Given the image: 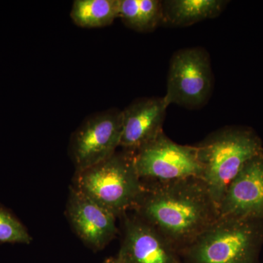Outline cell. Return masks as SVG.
<instances>
[{"mask_svg": "<svg viewBox=\"0 0 263 263\" xmlns=\"http://www.w3.org/2000/svg\"><path fill=\"white\" fill-rule=\"evenodd\" d=\"M134 160L142 181L202 179V167L196 146L179 144L164 132L135 152Z\"/></svg>", "mask_w": 263, "mask_h": 263, "instance_id": "cell-5", "label": "cell"}, {"mask_svg": "<svg viewBox=\"0 0 263 263\" xmlns=\"http://www.w3.org/2000/svg\"><path fill=\"white\" fill-rule=\"evenodd\" d=\"M72 186L120 217L133 209L143 190L134 152L117 151L107 160L76 172Z\"/></svg>", "mask_w": 263, "mask_h": 263, "instance_id": "cell-4", "label": "cell"}, {"mask_svg": "<svg viewBox=\"0 0 263 263\" xmlns=\"http://www.w3.org/2000/svg\"><path fill=\"white\" fill-rule=\"evenodd\" d=\"M32 240L24 224L9 211L0 207V243L29 245Z\"/></svg>", "mask_w": 263, "mask_h": 263, "instance_id": "cell-15", "label": "cell"}, {"mask_svg": "<svg viewBox=\"0 0 263 263\" xmlns=\"http://www.w3.org/2000/svg\"><path fill=\"white\" fill-rule=\"evenodd\" d=\"M103 263H122L120 259L117 257H111L105 259Z\"/></svg>", "mask_w": 263, "mask_h": 263, "instance_id": "cell-16", "label": "cell"}, {"mask_svg": "<svg viewBox=\"0 0 263 263\" xmlns=\"http://www.w3.org/2000/svg\"><path fill=\"white\" fill-rule=\"evenodd\" d=\"M263 220L219 217L181 252L183 263H259Z\"/></svg>", "mask_w": 263, "mask_h": 263, "instance_id": "cell-3", "label": "cell"}, {"mask_svg": "<svg viewBox=\"0 0 263 263\" xmlns=\"http://www.w3.org/2000/svg\"><path fill=\"white\" fill-rule=\"evenodd\" d=\"M219 217L263 220V154L248 161L227 188Z\"/></svg>", "mask_w": 263, "mask_h": 263, "instance_id": "cell-10", "label": "cell"}, {"mask_svg": "<svg viewBox=\"0 0 263 263\" xmlns=\"http://www.w3.org/2000/svg\"><path fill=\"white\" fill-rule=\"evenodd\" d=\"M122 240L117 257L122 263H183L181 253L134 212L120 216Z\"/></svg>", "mask_w": 263, "mask_h": 263, "instance_id": "cell-8", "label": "cell"}, {"mask_svg": "<svg viewBox=\"0 0 263 263\" xmlns=\"http://www.w3.org/2000/svg\"><path fill=\"white\" fill-rule=\"evenodd\" d=\"M142 183L131 212L157 230L181 255L219 218V207L200 178Z\"/></svg>", "mask_w": 263, "mask_h": 263, "instance_id": "cell-1", "label": "cell"}, {"mask_svg": "<svg viewBox=\"0 0 263 263\" xmlns=\"http://www.w3.org/2000/svg\"><path fill=\"white\" fill-rule=\"evenodd\" d=\"M119 18L133 30L153 32L162 24V1L119 0Z\"/></svg>", "mask_w": 263, "mask_h": 263, "instance_id": "cell-13", "label": "cell"}, {"mask_svg": "<svg viewBox=\"0 0 263 263\" xmlns=\"http://www.w3.org/2000/svg\"><path fill=\"white\" fill-rule=\"evenodd\" d=\"M119 0H75L70 18L82 28H101L119 18Z\"/></svg>", "mask_w": 263, "mask_h": 263, "instance_id": "cell-14", "label": "cell"}, {"mask_svg": "<svg viewBox=\"0 0 263 263\" xmlns=\"http://www.w3.org/2000/svg\"><path fill=\"white\" fill-rule=\"evenodd\" d=\"M169 104L164 97L138 98L122 110L120 148L136 152L163 132Z\"/></svg>", "mask_w": 263, "mask_h": 263, "instance_id": "cell-11", "label": "cell"}, {"mask_svg": "<svg viewBox=\"0 0 263 263\" xmlns=\"http://www.w3.org/2000/svg\"><path fill=\"white\" fill-rule=\"evenodd\" d=\"M195 146L202 167V181L218 207L245 164L263 154L260 138L247 127L221 128Z\"/></svg>", "mask_w": 263, "mask_h": 263, "instance_id": "cell-2", "label": "cell"}, {"mask_svg": "<svg viewBox=\"0 0 263 263\" xmlns=\"http://www.w3.org/2000/svg\"></svg>", "mask_w": 263, "mask_h": 263, "instance_id": "cell-17", "label": "cell"}, {"mask_svg": "<svg viewBox=\"0 0 263 263\" xmlns=\"http://www.w3.org/2000/svg\"><path fill=\"white\" fill-rule=\"evenodd\" d=\"M214 76L210 57L202 48L176 51L170 61L166 101L195 109L207 103L212 94Z\"/></svg>", "mask_w": 263, "mask_h": 263, "instance_id": "cell-6", "label": "cell"}, {"mask_svg": "<svg viewBox=\"0 0 263 263\" xmlns=\"http://www.w3.org/2000/svg\"><path fill=\"white\" fill-rule=\"evenodd\" d=\"M122 110L108 109L91 114L71 136L69 154L76 172L107 160L120 147Z\"/></svg>", "mask_w": 263, "mask_h": 263, "instance_id": "cell-7", "label": "cell"}, {"mask_svg": "<svg viewBox=\"0 0 263 263\" xmlns=\"http://www.w3.org/2000/svg\"><path fill=\"white\" fill-rule=\"evenodd\" d=\"M228 3L224 0H164L162 24L183 27L214 18L222 13Z\"/></svg>", "mask_w": 263, "mask_h": 263, "instance_id": "cell-12", "label": "cell"}, {"mask_svg": "<svg viewBox=\"0 0 263 263\" xmlns=\"http://www.w3.org/2000/svg\"><path fill=\"white\" fill-rule=\"evenodd\" d=\"M67 216L76 235L94 251L105 248L119 229L117 216L71 186Z\"/></svg>", "mask_w": 263, "mask_h": 263, "instance_id": "cell-9", "label": "cell"}]
</instances>
